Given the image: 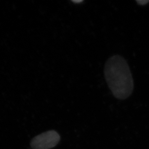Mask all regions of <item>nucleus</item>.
<instances>
[{
	"instance_id": "7ed1b4c3",
	"label": "nucleus",
	"mask_w": 149,
	"mask_h": 149,
	"mask_svg": "<svg viewBox=\"0 0 149 149\" xmlns=\"http://www.w3.org/2000/svg\"><path fill=\"white\" fill-rule=\"evenodd\" d=\"M136 2L138 3V4L139 5H141V6H143L145 4H147V3H149V0H136Z\"/></svg>"
},
{
	"instance_id": "f03ea898",
	"label": "nucleus",
	"mask_w": 149,
	"mask_h": 149,
	"mask_svg": "<svg viewBox=\"0 0 149 149\" xmlns=\"http://www.w3.org/2000/svg\"><path fill=\"white\" fill-rule=\"evenodd\" d=\"M60 138L56 131H47L34 137L31 142V146L33 149H51L58 144Z\"/></svg>"
},
{
	"instance_id": "f257e3e1",
	"label": "nucleus",
	"mask_w": 149,
	"mask_h": 149,
	"mask_svg": "<svg viewBox=\"0 0 149 149\" xmlns=\"http://www.w3.org/2000/svg\"><path fill=\"white\" fill-rule=\"evenodd\" d=\"M104 75L109 87L116 99L128 98L134 89V82L130 67L124 58L114 55L106 62Z\"/></svg>"
}]
</instances>
